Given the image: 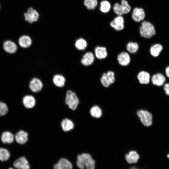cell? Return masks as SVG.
<instances>
[{
    "label": "cell",
    "mask_w": 169,
    "mask_h": 169,
    "mask_svg": "<svg viewBox=\"0 0 169 169\" xmlns=\"http://www.w3.org/2000/svg\"><path fill=\"white\" fill-rule=\"evenodd\" d=\"M167 156L168 158H169V154L167 155Z\"/></svg>",
    "instance_id": "cell-41"
},
{
    "label": "cell",
    "mask_w": 169,
    "mask_h": 169,
    "mask_svg": "<svg viewBox=\"0 0 169 169\" xmlns=\"http://www.w3.org/2000/svg\"><path fill=\"white\" fill-rule=\"evenodd\" d=\"M140 157L139 154L135 151H130L125 155V161L129 164L137 163Z\"/></svg>",
    "instance_id": "cell-11"
},
{
    "label": "cell",
    "mask_w": 169,
    "mask_h": 169,
    "mask_svg": "<svg viewBox=\"0 0 169 169\" xmlns=\"http://www.w3.org/2000/svg\"><path fill=\"white\" fill-rule=\"evenodd\" d=\"M94 60L95 56L91 52H88L83 56L81 63L84 66H88L91 65Z\"/></svg>",
    "instance_id": "cell-12"
},
{
    "label": "cell",
    "mask_w": 169,
    "mask_h": 169,
    "mask_svg": "<svg viewBox=\"0 0 169 169\" xmlns=\"http://www.w3.org/2000/svg\"><path fill=\"white\" fill-rule=\"evenodd\" d=\"M91 115L95 118H99L102 115V112L101 108L97 105L93 106L90 111Z\"/></svg>",
    "instance_id": "cell-26"
},
{
    "label": "cell",
    "mask_w": 169,
    "mask_h": 169,
    "mask_svg": "<svg viewBox=\"0 0 169 169\" xmlns=\"http://www.w3.org/2000/svg\"><path fill=\"white\" fill-rule=\"evenodd\" d=\"M15 139L13 135L11 132L6 131L2 133L1 136V140L5 144H11L13 143Z\"/></svg>",
    "instance_id": "cell-20"
},
{
    "label": "cell",
    "mask_w": 169,
    "mask_h": 169,
    "mask_svg": "<svg viewBox=\"0 0 169 169\" xmlns=\"http://www.w3.org/2000/svg\"><path fill=\"white\" fill-rule=\"evenodd\" d=\"M8 108L6 104L0 101V116L5 115L8 112Z\"/></svg>",
    "instance_id": "cell-33"
},
{
    "label": "cell",
    "mask_w": 169,
    "mask_h": 169,
    "mask_svg": "<svg viewBox=\"0 0 169 169\" xmlns=\"http://www.w3.org/2000/svg\"><path fill=\"white\" fill-rule=\"evenodd\" d=\"M28 134L25 131L21 130L18 132L14 136L16 142L20 144L25 143L28 140Z\"/></svg>",
    "instance_id": "cell-15"
},
{
    "label": "cell",
    "mask_w": 169,
    "mask_h": 169,
    "mask_svg": "<svg viewBox=\"0 0 169 169\" xmlns=\"http://www.w3.org/2000/svg\"><path fill=\"white\" fill-rule=\"evenodd\" d=\"M145 17L144 10L142 8H135L131 13V18L135 22H139L143 20Z\"/></svg>",
    "instance_id": "cell-8"
},
{
    "label": "cell",
    "mask_w": 169,
    "mask_h": 169,
    "mask_svg": "<svg viewBox=\"0 0 169 169\" xmlns=\"http://www.w3.org/2000/svg\"><path fill=\"white\" fill-rule=\"evenodd\" d=\"M3 48L7 53L10 54L14 53L17 49V46L14 42L8 40L5 41L3 44Z\"/></svg>",
    "instance_id": "cell-14"
},
{
    "label": "cell",
    "mask_w": 169,
    "mask_h": 169,
    "mask_svg": "<svg viewBox=\"0 0 169 169\" xmlns=\"http://www.w3.org/2000/svg\"><path fill=\"white\" fill-rule=\"evenodd\" d=\"M124 19L122 15H117L110 23V26L117 31L123 30L124 28Z\"/></svg>",
    "instance_id": "cell-6"
},
{
    "label": "cell",
    "mask_w": 169,
    "mask_h": 169,
    "mask_svg": "<svg viewBox=\"0 0 169 169\" xmlns=\"http://www.w3.org/2000/svg\"><path fill=\"white\" fill-rule=\"evenodd\" d=\"M111 8L110 3L107 0H103L100 3V10L101 12L103 13H108Z\"/></svg>",
    "instance_id": "cell-25"
},
{
    "label": "cell",
    "mask_w": 169,
    "mask_h": 169,
    "mask_svg": "<svg viewBox=\"0 0 169 169\" xmlns=\"http://www.w3.org/2000/svg\"><path fill=\"white\" fill-rule=\"evenodd\" d=\"M137 115L142 123L146 126H151L152 123V116L148 111L141 110L137 112Z\"/></svg>",
    "instance_id": "cell-5"
},
{
    "label": "cell",
    "mask_w": 169,
    "mask_h": 169,
    "mask_svg": "<svg viewBox=\"0 0 169 169\" xmlns=\"http://www.w3.org/2000/svg\"><path fill=\"white\" fill-rule=\"evenodd\" d=\"M129 169H139L137 167L135 166H132L130 167Z\"/></svg>",
    "instance_id": "cell-39"
},
{
    "label": "cell",
    "mask_w": 169,
    "mask_h": 169,
    "mask_svg": "<svg viewBox=\"0 0 169 169\" xmlns=\"http://www.w3.org/2000/svg\"><path fill=\"white\" fill-rule=\"evenodd\" d=\"M10 154L9 151L3 148H0V161H5L10 158Z\"/></svg>",
    "instance_id": "cell-28"
},
{
    "label": "cell",
    "mask_w": 169,
    "mask_h": 169,
    "mask_svg": "<svg viewBox=\"0 0 169 169\" xmlns=\"http://www.w3.org/2000/svg\"><path fill=\"white\" fill-rule=\"evenodd\" d=\"M25 20L29 23H32L37 21L39 17V14L38 12L33 8H29L27 12L24 14Z\"/></svg>",
    "instance_id": "cell-7"
},
{
    "label": "cell",
    "mask_w": 169,
    "mask_h": 169,
    "mask_svg": "<svg viewBox=\"0 0 169 169\" xmlns=\"http://www.w3.org/2000/svg\"><path fill=\"white\" fill-rule=\"evenodd\" d=\"M77 160L82 161L84 164L86 169H95V161L90 154L84 153L77 156Z\"/></svg>",
    "instance_id": "cell-4"
},
{
    "label": "cell",
    "mask_w": 169,
    "mask_h": 169,
    "mask_svg": "<svg viewBox=\"0 0 169 169\" xmlns=\"http://www.w3.org/2000/svg\"><path fill=\"white\" fill-rule=\"evenodd\" d=\"M23 103L24 106L27 108H31L35 105L36 100L34 97L31 95L25 96L23 99Z\"/></svg>",
    "instance_id": "cell-16"
},
{
    "label": "cell",
    "mask_w": 169,
    "mask_h": 169,
    "mask_svg": "<svg viewBox=\"0 0 169 169\" xmlns=\"http://www.w3.org/2000/svg\"><path fill=\"white\" fill-rule=\"evenodd\" d=\"M13 166L17 169H29V164L26 158L24 156L19 157L15 161Z\"/></svg>",
    "instance_id": "cell-10"
},
{
    "label": "cell",
    "mask_w": 169,
    "mask_h": 169,
    "mask_svg": "<svg viewBox=\"0 0 169 169\" xmlns=\"http://www.w3.org/2000/svg\"><path fill=\"white\" fill-rule=\"evenodd\" d=\"M137 78L141 84H147L150 81V74L147 72L145 71H141L138 74Z\"/></svg>",
    "instance_id": "cell-21"
},
{
    "label": "cell",
    "mask_w": 169,
    "mask_h": 169,
    "mask_svg": "<svg viewBox=\"0 0 169 169\" xmlns=\"http://www.w3.org/2000/svg\"><path fill=\"white\" fill-rule=\"evenodd\" d=\"M164 89L166 94L169 95V84H165L164 85Z\"/></svg>",
    "instance_id": "cell-36"
},
{
    "label": "cell",
    "mask_w": 169,
    "mask_h": 169,
    "mask_svg": "<svg viewBox=\"0 0 169 169\" xmlns=\"http://www.w3.org/2000/svg\"><path fill=\"white\" fill-rule=\"evenodd\" d=\"M76 48L79 50H85L88 45L86 40L83 38H79L75 41L74 44Z\"/></svg>",
    "instance_id": "cell-24"
},
{
    "label": "cell",
    "mask_w": 169,
    "mask_h": 169,
    "mask_svg": "<svg viewBox=\"0 0 169 169\" xmlns=\"http://www.w3.org/2000/svg\"><path fill=\"white\" fill-rule=\"evenodd\" d=\"M120 4L116 3L114 4L113 9L115 13L117 15H122L129 13L131 8L126 0H121Z\"/></svg>",
    "instance_id": "cell-2"
},
{
    "label": "cell",
    "mask_w": 169,
    "mask_h": 169,
    "mask_svg": "<svg viewBox=\"0 0 169 169\" xmlns=\"http://www.w3.org/2000/svg\"><path fill=\"white\" fill-rule=\"evenodd\" d=\"M32 43L31 38L27 35H23L20 37L18 39L19 45L22 48H27L29 47Z\"/></svg>",
    "instance_id": "cell-18"
},
{
    "label": "cell",
    "mask_w": 169,
    "mask_h": 169,
    "mask_svg": "<svg viewBox=\"0 0 169 169\" xmlns=\"http://www.w3.org/2000/svg\"><path fill=\"white\" fill-rule=\"evenodd\" d=\"M162 49L161 45L159 44H156L153 45L150 49L151 55L154 57L158 56Z\"/></svg>",
    "instance_id": "cell-30"
},
{
    "label": "cell",
    "mask_w": 169,
    "mask_h": 169,
    "mask_svg": "<svg viewBox=\"0 0 169 169\" xmlns=\"http://www.w3.org/2000/svg\"><path fill=\"white\" fill-rule=\"evenodd\" d=\"M54 169H65L59 163L55 164L54 166Z\"/></svg>",
    "instance_id": "cell-37"
},
{
    "label": "cell",
    "mask_w": 169,
    "mask_h": 169,
    "mask_svg": "<svg viewBox=\"0 0 169 169\" xmlns=\"http://www.w3.org/2000/svg\"><path fill=\"white\" fill-rule=\"evenodd\" d=\"M84 3L87 9L93 10L97 6L98 2V0H84Z\"/></svg>",
    "instance_id": "cell-27"
},
{
    "label": "cell",
    "mask_w": 169,
    "mask_h": 169,
    "mask_svg": "<svg viewBox=\"0 0 169 169\" xmlns=\"http://www.w3.org/2000/svg\"><path fill=\"white\" fill-rule=\"evenodd\" d=\"M53 82L54 84L57 87H63L65 84L66 79L62 74H57L54 75L53 78Z\"/></svg>",
    "instance_id": "cell-17"
},
{
    "label": "cell",
    "mask_w": 169,
    "mask_h": 169,
    "mask_svg": "<svg viewBox=\"0 0 169 169\" xmlns=\"http://www.w3.org/2000/svg\"><path fill=\"white\" fill-rule=\"evenodd\" d=\"M58 163L65 169H72L73 168L72 163L66 159L62 158L59 160Z\"/></svg>",
    "instance_id": "cell-31"
},
{
    "label": "cell",
    "mask_w": 169,
    "mask_h": 169,
    "mask_svg": "<svg viewBox=\"0 0 169 169\" xmlns=\"http://www.w3.org/2000/svg\"><path fill=\"white\" fill-rule=\"evenodd\" d=\"M126 48L127 51L131 53H135L137 52L139 49V45L136 42H130L127 44Z\"/></svg>",
    "instance_id": "cell-29"
},
{
    "label": "cell",
    "mask_w": 169,
    "mask_h": 169,
    "mask_svg": "<svg viewBox=\"0 0 169 169\" xmlns=\"http://www.w3.org/2000/svg\"><path fill=\"white\" fill-rule=\"evenodd\" d=\"M65 102L69 108L74 110L78 107L79 100L75 93L68 90L66 92Z\"/></svg>",
    "instance_id": "cell-3"
},
{
    "label": "cell",
    "mask_w": 169,
    "mask_h": 169,
    "mask_svg": "<svg viewBox=\"0 0 169 169\" xmlns=\"http://www.w3.org/2000/svg\"><path fill=\"white\" fill-rule=\"evenodd\" d=\"M94 52L96 57L99 59H104L107 56V52L105 47L97 46L95 49Z\"/></svg>",
    "instance_id": "cell-19"
},
{
    "label": "cell",
    "mask_w": 169,
    "mask_h": 169,
    "mask_svg": "<svg viewBox=\"0 0 169 169\" xmlns=\"http://www.w3.org/2000/svg\"><path fill=\"white\" fill-rule=\"evenodd\" d=\"M107 77L111 83L113 84L115 81V73L114 72L111 71H109L106 73Z\"/></svg>",
    "instance_id": "cell-34"
},
{
    "label": "cell",
    "mask_w": 169,
    "mask_h": 169,
    "mask_svg": "<svg viewBox=\"0 0 169 169\" xmlns=\"http://www.w3.org/2000/svg\"><path fill=\"white\" fill-rule=\"evenodd\" d=\"M141 35L146 38H150L155 34V30L153 25L146 21H143L139 28Z\"/></svg>",
    "instance_id": "cell-1"
},
{
    "label": "cell",
    "mask_w": 169,
    "mask_h": 169,
    "mask_svg": "<svg viewBox=\"0 0 169 169\" xmlns=\"http://www.w3.org/2000/svg\"><path fill=\"white\" fill-rule=\"evenodd\" d=\"M100 81L102 85L105 87H108L111 84L108 79L106 73H103L100 79Z\"/></svg>",
    "instance_id": "cell-32"
},
{
    "label": "cell",
    "mask_w": 169,
    "mask_h": 169,
    "mask_svg": "<svg viewBox=\"0 0 169 169\" xmlns=\"http://www.w3.org/2000/svg\"><path fill=\"white\" fill-rule=\"evenodd\" d=\"M119 64L123 66L128 65L131 61V58L129 54L127 52H123L119 54L117 57Z\"/></svg>",
    "instance_id": "cell-13"
},
{
    "label": "cell",
    "mask_w": 169,
    "mask_h": 169,
    "mask_svg": "<svg viewBox=\"0 0 169 169\" xmlns=\"http://www.w3.org/2000/svg\"><path fill=\"white\" fill-rule=\"evenodd\" d=\"M29 86V89L32 92H38L42 89L43 84L39 79L35 77L31 80Z\"/></svg>",
    "instance_id": "cell-9"
},
{
    "label": "cell",
    "mask_w": 169,
    "mask_h": 169,
    "mask_svg": "<svg viewBox=\"0 0 169 169\" xmlns=\"http://www.w3.org/2000/svg\"><path fill=\"white\" fill-rule=\"evenodd\" d=\"M61 126L64 131H68L72 130L74 126L73 121L68 119L63 120L61 123Z\"/></svg>",
    "instance_id": "cell-23"
},
{
    "label": "cell",
    "mask_w": 169,
    "mask_h": 169,
    "mask_svg": "<svg viewBox=\"0 0 169 169\" xmlns=\"http://www.w3.org/2000/svg\"><path fill=\"white\" fill-rule=\"evenodd\" d=\"M166 72L167 76L169 77V66L166 68Z\"/></svg>",
    "instance_id": "cell-38"
},
{
    "label": "cell",
    "mask_w": 169,
    "mask_h": 169,
    "mask_svg": "<svg viewBox=\"0 0 169 169\" xmlns=\"http://www.w3.org/2000/svg\"><path fill=\"white\" fill-rule=\"evenodd\" d=\"M8 169H14L13 168H12V167H10L9 168H8Z\"/></svg>",
    "instance_id": "cell-40"
},
{
    "label": "cell",
    "mask_w": 169,
    "mask_h": 169,
    "mask_svg": "<svg viewBox=\"0 0 169 169\" xmlns=\"http://www.w3.org/2000/svg\"><path fill=\"white\" fill-rule=\"evenodd\" d=\"M78 167L80 169H84L85 166L84 164L81 161L77 160L76 162Z\"/></svg>",
    "instance_id": "cell-35"
},
{
    "label": "cell",
    "mask_w": 169,
    "mask_h": 169,
    "mask_svg": "<svg viewBox=\"0 0 169 169\" xmlns=\"http://www.w3.org/2000/svg\"><path fill=\"white\" fill-rule=\"evenodd\" d=\"M165 80L164 76L161 74L158 73L154 75L152 77V83L155 85L160 86L162 85Z\"/></svg>",
    "instance_id": "cell-22"
}]
</instances>
